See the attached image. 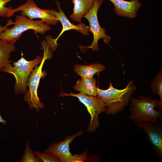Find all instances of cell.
Listing matches in <instances>:
<instances>
[{
  "label": "cell",
  "instance_id": "5bb4252c",
  "mask_svg": "<svg viewBox=\"0 0 162 162\" xmlns=\"http://www.w3.org/2000/svg\"><path fill=\"white\" fill-rule=\"evenodd\" d=\"M96 80L93 77L79 79L74 88L83 94L96 97L97 95Z\"/></svg>",
  "mask_w": 162,
  "mask_h": 162
},
{
  "label": "cell",
  "instance_id": "ac0fdd59",
  "mask_svg": "<svg viewBox=\"0 0 162 162\" xmlns=\"http://www.w3.org/2000/svg\"><path fill=\"white\" fill-rule=\"evenodd\" d=\"M25 149L24 153L21 159L20 160V162H41V159L36 157L34 152L30 148L28 142L27 141L25 144Z\"/></svg>",
  "mask_w": 162,
  "mask_h": 162
},
{
  "label": "cell",
  "instance_id": "d6986e66",
  "mask_svg": "<svg viewBox=\"0 0 162 162\" xmlns=\"http://www.w3.org/2000/svg\"><path fill=\"white\" fill-rule=\"evenodd\" d=\"M34 153L35 156L41 159L42 162H60L58 158L54 155L44 152L42 153L39 151H34Z\"/></svg>",
  "mask_w": 162,
  "mask_h": 162
},
{
  "label": "cell",
  "instance_id": "3957f363",
  "mask_svg": "<svg viewBox=\"0 0 162 162\" xmlns=\"http://www.w3.org/2000/svg\"><path fill=\"white\" fill-rule=\"evenodd\" d=\"M14 26L10 28H6L1 34L0 39L8 43H15L21 37L22 33L29 29H32L34 34H45L51 28L48 24L41 20H33L26 16L20 15L16 16L15 21L13 22Z\"/></svg>",
  "mask_w": 162,
  "mask_h": 162
},
{
  "label": "cell",
  "instance_id": "2e32d148",
  "mask_svg": "<svg viewBox=\"0 0 162 162\" xmlns=\"http://www.w3.org/2000/svg\"><path fill=\"white\" fill-rule=\"evenodd\" d=\"M14 43L0 39V71L9 64L10 54L15 50Z\"/></svg>",
  "mask_w": 162,
  "mask_h": 162
},
{
  "label": "cell",
  "instance_id": "52a82bcc",
  "mask_svg": "<svg viewBox=\"0 0 162 162\" xmlns=\"http://www.w3.org/2000/svg\"><path fill=\"white\" fill-rule=\"evenodd\" d=\"M20 11H21V15L31 20L40 19L43 22L49 25H55L59 21L57 16V11L53 9H42L38 7L33 0H27L24 4L13 8L12 13L14 14Z\"/></svg>",
  "mask_w": 162,
  "mask_h": 162
},
{
  "label": "cell",
  "instance_id": "7402d4cb",
  "mask_svg": "<svg viewBox=\"0 0 162 162\" xmlns=\"http://www.w3.org/2000/svg\"><path fill=\"white\" fill-rule=\"evenodd\" d=\"M0 123H2L3 124L6 125L7 124V121L3 119L0 114Z\"/></svg>",
  "mask_w": 162,
  "mask_h": 162
},
{
  "label": "cell",
  "instance_id": "4fadbf2b",
  "mask_svg": "<svg viewBox=\"0 0 162 162\" xmlns=\"http://www.w3.org/2000/svg\"><path fill=\"white\" fill-rule=\"evenodd\" d=\"M94 0H72L74 4L73 12L70 15L71 19L78 22L92 8Z\"/></svg>",
  "mask_w": 162,
  "mask_h": 162
},
{
  "label": "cell",
  "instance_id": "8992f818",
  "mask_svg": "<svg viewBox=\"0 0 162 162\" xmlns=\"http://www.w3.org/2000/svg\"><path fill=\"white\" fill-rule=\"evenodd\" d=\"M83 131L66 137L64 141L57 143H53L46 149L44 152L54 155L59 159L60 162H83L88 159L87 152L81 154L72 155L69 149V145L76 137L82 135Z\"/></svg>",
  "mask_w": 162,
  "mask_h": 162
},
{
  "label": "cell",
  "instance_id": "ba28073f",
  "mask_svg": "<svg viewBox=\"0 0 162 162\" xmlns=\"http://www.w3.org/2000/svg\"><path fill=\"white\" fill-rule=\"evenodd\" d=\"M59 96L76 97L85 105L91 116L88 127L89 130L93 131L99 126V116L106 110V106L103 102L98 99L96 97L88 95L80 92L77 94L72 93L68 94L62 91Z\"/></svg>",
  "mask_w": 162,
  "mask_h": 162
},
{
  "label": "cell",
  "instance_id": "44dd1931",
  "mask_svg": "<svg viewBox=\"0 0 162 162\" xmlns=\"http://www.w3.org/2000/svg\"><path fill=\"white\" fill-rule=\"evenodd\" d=\"M13 22L10 19H9L7 21V24L4 26H2L0 25V36L1 34L4 31L8 26L13 25Z\"/></svg>",
  "mask_w": 162,
  "mask_h": 162
},
{
  "label": "cell",
  "instance_id": "7c38bea8",
  "mask_svg": "<svg viewBox=\"0 0 162 162\" xmlns=\"http://www.w3.org/2000/svg\"><path fill=\"white\" fill-rule=\"evenodd\" d=\"M56 2L59 10V12H57V16L59 21L61 22L63 28L62 31L57 37L55 39H53L54 42L57 43L58 38L65 31L71 29L75 30L84 35L86 36L88 35L89 32L90 30V28L86 25L80 23L77 25H75L71 23L67 19L63 11L61 10L59 2L57 1H56Z\"/></svg>",
  "mask_w": 162,
  "mask_h": 162
},
{
  "label": "cell",
  "instance_id": "9c48e42d",
  "mask_svg": "<svg viewBox=\"0 0 162 162\" xmlns=\"http://www.w3.org/2000/svg\"><path fill=\"white\" fill-rule=\"evenodd\" d=\"M103 1L104 0H94L92 8L84 16L89 22L90 30L93 33L94 37L91 44L88 47L95 52L99 50L98 42L100 39H103L105 42L108 44L111 38L110 36L106 34L104 28L100 26L97 17L98 9Z\"/></svg>",
  "mask_w": 162,
  "mask_h": 162
},
{
  "label": "cell",
  "instance_id": "5b68a950",
  "mask_svg": "<svg viewBox=\"0 0 162 162\" xmlns=\"http://www.w3.org/2000/svg\"><path fill=\"white\" fill-rule=\"evenodd\" d=\"M40 56H37L31 61L26 60L23 56L16 62H14V66L9 64L2 69V71L13 74L16 79L14 92L16 94H25L27 92L28 80L33 69L42 60Z\"/></svg>",
  "mask_w": 162,
  "mask_h": 162
},
{
  "label": "cell",
  "instance_id": "e0dca14e",
  "mask_svg": "<svg viewBox=\"0 0 162 162\" xmlns=\"http://www.w3.org/2000/svg\"><path fill=\"white\" fill-rule=\"evenodd\" d=\"M151 90L154 94L159 97L160 101L162 104V70H160L150 84Z\"/></svg>",
  "mask_w": 162,
  "mask_h": 162
},
{
  "label": "cell",
  "instance_id": "ffe728a7",
  "mask_svg": "<svg viewBox=\"0 0 162 162\" xmlns=\"http://www.w3.org/2000/svg\"><path fill=\"white\" fill-rule=\"evenodd\" d=\"M12 0H0V17H9L13 15V8L11 6L6 7L5 5Z\"/></svg>",
  "mask_w": 162,
  "mask_h": 162
},
{
  "label": "cell",
  "instance_id": "9a60e30c",
  "mask_svg": "<svg viewBox=\"0 0 162 162\" xmlns=\"http://www.w3.org/2000/svg\"><path fill=\"white\" fill-rule=\"evenodd\" d=\"M105 66L101 64L94 63L89 65L76 64L74 70L81 78L93 77L96 73L104 71Z\"/></svg>",
  "mask_w": 162,
  "mask_h": 162
},
{
  "label": "cell",
  "instance_id": "277c9868",
  "mask_svg": "<svg viewBox=\"0 0 162 162\" xmlns=\"http://www.w3.org/2000/svg\"><path fill=\"white\" fill-rule=\"evenodd\" d=\"M41 44L44 50L43 57L40 65L36 66L31 73L27 83L29 89L24 96V100L27 103L29 108L32 110L34 109L37 112L45 106L44 104L40 102L37 93L40 80L46 74L45 71L42 72V68L45 60L52 57L49 45L44 42Z\"/></svg>",
  "mask_w": 162,
  "mask_h": 162
},
{
  "label": "cell",
  "instance_id": "30bf717a",
  "mask_svg": "<svg viewBox=\"0 0 162 162\" xmlns=\"http://www.w3.org/2000/svg\"><path fill=\"white\" fill-rule=\"evenodd\" d=\"M137 126L146 133L145 137L148 140L155 151L157 156L162 159V123L151 122L136 123Z\"/></svg>",
  "mask_w": 162,
  "mask_h": 162
},
{
  "label": "cell",
  "instance_id": "6da1fadb",
  "mask_svg": "<svg viewBox=\"0 0 162 162\" xmlns=\"http://www.w3.org/2000/svg\"><path fill=\"white\" fill-rule=\"evenodd\" d=\"M137 89L133 80H130L126 87L122 89L114 88L110 82V86L106 89L97 88L96 97L105 104L106 113L116 115L127 106L130 97Z\"/></svg>",
  "mask_w": 162,
  "mask_h": 162
},
{
  "label": "cell",
  "instance_id": "7a4b0ae2",
  "mask_svg": "<svg viewBox=\"0 0 162 162\" xmlns=\"http://www.w3.org/2000/svg\"><path fill=\"white\" fill-rule=\"evenodd\" d=\"M130 101L129 118L135 123L158 122V118H162V104L159 100L142 95L137 98L131 96Z\"/></svg>",
  "mask_w": 162,
  "mask_h": 162
},
{
  "label": "cell",
  "instance_id": "8fae6325",
  "mask_svg": "<svg viewBox=\"0 0 162 162\" xmlns=\"http://www.w3.org/2000/svg\"><path fill=\"white\" fill-rule=\"evenodd\" d=\"M115 7L114 10L118 15L125 18H135L141 4L139 0H109Z\"/></svg>",
  "mask_w": 162,
  "mask_h": 162
}]
</instances>
